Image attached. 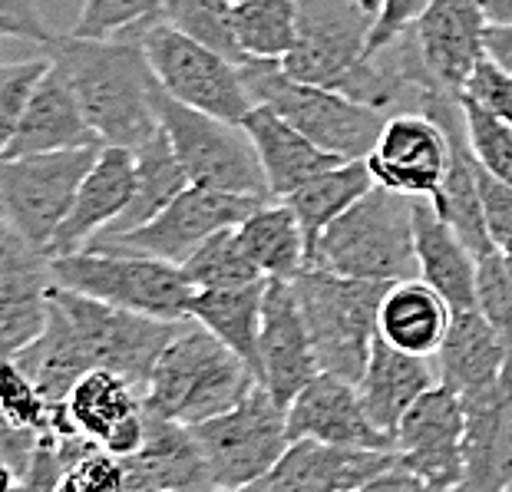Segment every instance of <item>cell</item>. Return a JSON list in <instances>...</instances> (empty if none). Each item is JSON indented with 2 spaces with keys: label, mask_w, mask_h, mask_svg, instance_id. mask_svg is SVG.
<instances>
[{
  "label": "cell",
  "mask_w": 512,
  "mask_h": 492,
  "mask_svg": "<svg viewBox=\"0 0 512 492\" xmlns=\"http://www.w3.org/2000/svg\"><path fill=\"white\" fill-rule=\"evenodd\" d=\"M242 76L255 106H268L318 149L344 162L367 159L387 123L380 109L354 103L324 86L294 80L281 60H248L242 63Z\"/></svg>",
  "instance_id": "6"
},
{
  "label": "cell",
  "mask_w": 512,
  "mask_h": 492,
  "mask_svg": "<svg viewBox=\"0 0 512 492\" xmlns=\"http://www.w3.org/2000/svg\"><path fill=\"white\" fill-rule=\"evenodd\" d=\"M136 195V152L123 146H103L100 156L83 176L73 195L67 218L47 248V258L73 255V251L96 242L103 232L119 222Z\"/></svg>",
  "instance_id": "20"
},
{
  "label": "cell",
  "mask_w": 512,
  "mask_h": 492,
  "mask_svg": "<svg viewBox=\"0 0 512 492\" xmlns=\"http://www.w3.org/2000/svg\"><path fill=\"white\" fill-rule=\"evenodd\" d=\"M503 492H512V479H509V483H506V489Z\"/></svg>",
  "instance_id": "52"
},
{
  "label": "cell",
  "mask_w": 512,
  "mask_h": 492,
  "mask_svg": "<svg viewBox=\"0 0 512 492\" xmlns=\"http://www.w3.org/2000/svg\"><path fill=\"white\" fill-rule=\"evenodd\" d=\"M179 324L113 308L53 284L47 327L14 360L50 400V407H60L76 380L90 370H113L146 393L152 367L176 337Z\"/></svg>",
  "instance_id": "1"
},
{
  "label": "cell",
  "mask_w": 512,
  "mask_h": 492,
  "mask_svg": "<svg viewBox=\"0 0 512 492\" xmlns=\"http://www.w3.org/2000/svg\"><path fill=\"white\" fill-rule=\"evenodd\" d=\"M43 50V43L40 47H34V40H20V37H0V63L4 60H17V57H34V53Z\"/></svg>",
  "instance_id": "46"
},
{
  "label": "cell",
  "mask_w": 512,
  "mask_h": 492,
  "mask_svg": "<svg viewBox=\"0 0 512 492\" xmlns=\"http://www.w3.org/2000/svg\"><path fill=\"white\" fill-rule=\"evenodd\" d=\"M357 492H456V489L433 486V483H427V479H420L417 473H410V469H403L397 463L394 469H387L384 476L370 479V483Z\"/></svg>",
  "instance_id": "45"
},
{
  "label": "cell",
  "mask_w": 512,
  "mask_h": 492,
  "mask_svg": "<svg viewBox=\"0 0 512 492\" xmlns=\"http://www.w3.org/2000/svg\"><path fill=\"white\" fill-rule=\"evenodd\" d=\"M463 433V397L443 384L430 387L397 426L400 466L433 486L456 489L463 483Z\"/></svg>",
  "instance_id": "15"
},
{
  "label": "cell",
  "mask_w": 512,
  "mask_h": 492,
  "mask_svg": "<svg viewBox=\"0 0 512 492\" xmlns=\"http://www.w3.org/2000/svg\"><path fill=\"white\" fill-rule=\"evenodd\" d=\"M255 384V370L189 317L179 324L176 337L152 367L143 403L149 417L182 423L192 430L232 410Z\"/></svg>",
  "instance_id": "3"
},
{
  "label": "cell",
  "mask_w": 512,
  "mask_h": 492,
  "mask_svg": "<svg viewBox=\"0 0 512 492\" xmlns=\"http://www.w3.org/2000/svg\"><path fill=\"white\" fill-rule=\"evenodd\" d=\"M103 146L83 116V106L76 100L73 86L67 83L50 60V70L43 73L40 86L30 96L14 139L4 149L0 159H20V156H43V152H63V149H86Z\"/></svg>",
  "instance_id": "22"
},
{
  "label": "cell",
  "mask_w": 512,
  "mask_h": 492,
  "mask_svg": "<svg viewBox=\"0 0 512 492\" xmlns=\"http://www.w3.org/2000/svg\"><path fill=\"white\" fill-rule=\"evenodd\" d=\"M238 238L245 255L268 281H294L308 268V242H304L301 222L281 199L261 202L238 225Z\"/></svg>",
  "instance_id": "30"
},
{
  "label": "cell",
  "mask_w": 512,
  "mask_h": 492,
  "mask_svg": "<svg viewBox=\"0 0 512 492\" xmlns=\"http://www.w3.org/2000/svg\"><path fill=\"white\" fill-rule=\"evenodd\" d=\"M43 53L67 76L86 123L103 146L139 149L162 129L152 106L156 76L139 40L63 34L43 43Z\"/></svg>",
  "instance_id": "2"
},
{
  "label": "cell",
  "mask_w": 512,
  "mask_h": 492,
  "mask_svg": "<svg viewBox=\"0 0 512 492\" xmlns=\"http://www.w3.org/2000/svg\"><path fill=\"white\" fill-rule=\"evenodd\" d=\"M50 258L0 222V364L43 334L50 317Z\"/></svg>",
  "instance_id": "16"
},
{
  "label": "cell",
  "mask_w": 512,
  "mask_h": 492,
  "mask_svg": "<svg viewBox=\"0 0 512 492\" xmlns=\"http://www.w3.org/2000/svg\"><path fill=\"white\" fill-rule=\"evenodd\" d=\"M413 245H417L420 281H427L453 311L476 308L479 258L437 215L430 199H413Z\"/></svg>",
  "instance_id": "27"
},
{
  "label": "cell",
  "mask_w": 512,
  "mask_h": 492,
  "mask_svg": "<svg viewBox=\"0 0 512 492\" xmlns=\"http://www.w3.org/2000/svg\"><path fill=\"white\" fill-rule=\"evenodd\" d=\"M318 374L321 367L294 298V284L278 278L268 281L258 327V384L288 410V403Z\"/></svg>",
  "instance_id": "17"
},
{
  "label": "cell",
  "mask_w": 512,
  "mask_h": 492,
  "mask_svg": "<svg viewBox=\"0 0 512 492\" xmlns=\"http://www.w3.org/2000/svg\"><path fill=\"white\" fill-rule=\"evenodd\" d=\"M486 27L489 20L473 0H430L410 27V40L427 76L423 93L463 96L473 70L486 57Z\"/></svg>",
  "instance_id": "14"
},
{
  "label": "cell",
  "mask_w": 512,
  "mask_h": 492,
  "mask_svg": "<svg viewBox=\"0 0 512 492\" xmlns=\"http://www.w3.org/2000/svg\"><path fill=\"white\" fill-rule=\"evenodd\" d=\"M291 284L318 367L357 384L377 341V314L390 284L341 278L321 268H304Z\"/></svg>",
  "instance_id": "7"
},
{
  "label": "cell",
  "mask_w": 512,
  "mask_h": 492,
  "mask_svg": "<svg viewBox=\"0 0 512 492\" xmlns=\"http://www.w3.org/2000/svg\"><path fill=\"white\" fill-rule=\"evenodd\" d=\"M437 384L440 377L437 367H430V357L400 351V347L387 344L377 334L364 374L357 380V393H361L370 423L397 443V426L403 420V413Z\"/></svg>",
  "instance_id": "24"
},
{
  "label": "cell",
  "mask_w": 512,
  "mask_h": 492,
  "mask_svg": "<svg viewBox=\"0 0 512 492\" xmlns=\"http://www.w3.org/2000/svg\"><path fill=\"white\" fill-rule=\"evenodd\" d=\"M463 483L456 492H503L512 479V387L463 400Z\"/></svg>",
  "instance_id": "23"
},
{
  "label": "cell",
  "mask_w": 512,
  "mask_h": 492,
  "mask_svg": "<svg viewBox=\"0 0 512 492\" xmlns=\"http://www.w3.org/2000/svg\"><path fill=\"white\" fill-rule=\"evenodd\" d=\"M463 119H466V142H470L473 159L489 176L512 185V126L499 116L486 113L470 96H460Z\"/></svg>",
  "instance_id": "38"
},
{
  "label": "cell",
  "mask_w": 512,
  "mask_h": 492,
  "mask_svg": "<svg viewBox=\"0 0 512 492\" xmlns=\"http://www.w3.org/2000/svg\"><path fill=\"white\" fill-rule=\"evenodd\" d=\"M463 96H470V100H476L486 113H493L512 126V73L496 67L489 57L479 60V67L473 70Z\"/></svg>",
  "instance_id": "41"
},
{
  "label": "cell",
  "mask_w": 512,
  "mask_h": 492,
  "mask_svg": "<svg viewBox=\"0 0 512 492\" xmlns=\"http://www.w3.org/2000/svg\"><path fill=\"white\" fill-rule=\"evenodd\" d=\"M215 489L255 486L288 450V410L255 384L219 417L192 426Z\"/></svg>",
  "instance_id": "9"
},
{
  "label": "cell",
  "mask_w": 512,
  "mask_h": 492,
  "mask_svg": "<svg viewBox=\"0 0 512 492\" xmlns=\"http://www.w3.org/2000/svg\"><path fill=\"white\" fill-rule=\"evenodd\" d=\"M476 308L493 324L506 347V384L512 387V278L499 251L479 258L476 268Z\"/></svg>",
  "instance_id": "40"
},
{
  "label": "cell",
  "mask_w": 512,
  "mask_h": 492,
  "mask_svg": "<svg viewBox=\"0 0 512 492\" xmlns=\"http://www.w3.org/2000/svg\"><path fill=\"white\" fill-rule=\"evenodd\" d=\"M139 43L146 50L156 83L176 103L228 119V123H242L252 113L255 100L245 86L242 67L222 57L219 50L205 47V43L192 40L182 30L169 27L166 20L152 24L139 37Z\"/></svg>",
  "instance_id": "10"
},
{
  "label": "cell",
  "mask_w": 512,
  "mask_h": 492,
  "mask_svg": "<svg viewBox=\"0 0 512 492\" xmlns=\"http://www.w3.org/2000/svg\"><path fill=\"white\" fill-rule=\"evenodd\" d=\"M242 126L255 142L271 199H288L304 182H311L314 176H321V172H328L344 162L331 156V152L318 149L308 136H301L298 129L285 123L278 113H271L268 106H252V113L242 119Z\"/></svg>",
  "instance_id": "28"
},
{
  "label": "cell",
  "mask_w": 512,
  "mask_h": 492,
  "mask_svg": "<svg viewBox=\"0 0 512 492\" xmlns=\"http://www.w3.org/2000/svg\"><path fill=\"white\" fill-rule=\"evenodd\" d=\"M63 410H67L73 433L83 436L86 443L119 459H129L143 450L149 430L143 393L113 370L83 374L63 400Z\"/></svg>",
  "instance_id": "18"
},
{
  "label": "cell",
  "mask_w": 512,
  "mask_h": 492,
  "mask_svg": "<svg viewBox=\"0 0 512 492\" xmlns=\"http://www.w3.org/2000/svg\"><path fill=\"white\" fill-rule=\"evenodd\" d=\"M288 440H318L334 446H361V450H397V443L370 423L357 384L324 374V370L288 403Z\"/></svg>",
  "instance_id": "21"
},
{
  "label": "cell",
  "mask_w": 512,
  "mask_h": 492,
  "mask_svg": "<svg viewBox=\"0 0 512 492\" xmlns=\"http://www.w3.org/2000/svg\"><path fill=\"white\" fill-rule=\"evenodd\" d=\"M133 152H136V195H133V202H129V209L119 215V222L110 228V232H103L100 238H96V242L126 235V232H133V228L146 225L149 218H156L172 199H176V195H182L185 189H189V179H185L182 162L176 159V152H172L162 129Z\"/></svg>",
  "instance_id": "32"
},
{
  "label": "cell",
  "mask_w": 512,
  "mask_h": 492,
  "mask_svg": "<svg viewBox=\"0 0 512 492\" xmlns=\"http://www.w3.org/2000/svg\"><path fill=\"white\" fill-rule=\"evenodd\" d=\"M453 308L427 281L410 278L390 284L377 314V334L387 344L417 357H437L446 331H450Z\"/></svg>",
  "instance_id": "29"
},
{
  "label": "cell",
  "mask_w": 512,
  "mask_h": 492,
  "mask_svg": "<svg viewBox=\"0 0 512 492\" xmlns=\"http://www.w3.org/2000/svg\"><path fill=\"white\" fill-rule=\"evenodd\" d=\"M308 268L357 281L420 278L413 245V199L374 185L308 248Z\"/></svg>",
  "instance_id": "4"
},
{
  "label": "cell",
  "mask_w": 512,
  "mask_h": 492,
  "mask_svg": "<svg viewBox=\"0 0 512 492\" xmlns=\"http://www.w3.org/2000/svg\"><path fill=\"white\" fill-rule=\"evenodd\" d=\"M400 463L397 450H361L318 440H294L258 479V492H357Z\"/></svg>",
  "instance_id": "19"
},
{
  "label": "cell",
  "mask_w": 512,
  "mask_h": 492,
  "mask_svg": "<svg viewBox=\"0 0 512 492\" xmlns=\"http://www.w3.org/2000/svg\"><path fill=\"white\" fill-rule=\"evenodd\" d=\"M126 492H212L209 469L189 426L149 417L143 450L123 459Z\"/></svg>",
  "instance_id": "25"
},
{
  "label": "cell",
  "mask_w": 512,
  "mask_h": 492,
  "mask_svg": "<svg viewBox=\"0 0 512 492\" xmlns=\"http://www.w3.org/2000/svg\"><path fill=\"white\" fill-rule=\"evenodd\" d=\"M232 27L245 60H285L298 43L294 0H248L232 7Z\"/></svg>",
  "instance_id": "34"
},
{
  "label": "cell",
  "mask_w": 512,
  "mask_h": 492,
  "mask_svg": "<svg viewBox=\"0 0 512 492\" xmlns=\"http://www.w3.org/2000/svg\"><path fill=\"white\" fill-rule=\"evenodd\" d=\"M489 24H512V0H473Z\"/></svg>",
  "instance_id": "47"
},
{
  "label": "cell",
  "mask_w": 512,
  "mask_h": 492,
  "mask_svg": "<svg viewBox=\"0 0 512 492\" xmlns=\"http://www.w3.org/2000/svg\"><path fill=\"white\" fill-rule=\"evenodd\" d=\"M185 278L195 291H215V288H242V284L268 281L245 255L238 225L222 228L212 238H205L182 265Z\"/></svg>",
  "instance_id": "35"
},
{
  "label": "cell",
  "mask_w": 512,
  "mask_h": 492,
  "mask_svg": "<svg viewBox=\"0 0 512 492\" xmlns=\"http://www.w3.org/2000/svg\"><path fill=\"white\" fill-rule=\"evenodd\" d=\"M268 281L242 284V288H215L195 291L189 304V317L205 331L235 351L255 370L258 377V327H261V301H265Z\"/></svg>",
  "instance_id": "31"
},
{
  "label": "cell",
  "mask_w": 512,
  "mask_h": 492,
  "mask_svg": "<svg viewBox=\"0 0 512 492\" xmlns=\"http://www.w3.org/2000/svg\"><path fill=\"white\" fill-rule=\"evenodd\" d=\"M476 185H479V199H483L489 238H493L496 248H506L512 242V185L489 176L479 162H476Z\"/></svg>",
  "instance_id": "42"
},
{
  "label": "cell",
  "mask_w": 512,
  "mask_h": 492,
  "mask_svg": "<svg viewBox=\"0 0 512 492\" xmlns=\"http://www.w3.org/2000/svg\"><path fill=\"white\" fill-rule=\"evenodd\" d=\"M437 377L463 400L506 384V347L479 308L453 311L450 331L437 351Z\"/></svg>",
  "instance_id": "26"
},
{
  "label": "cell",
  "mask_w": 512,
  "mask_h": 492,
  "mask_svg": "<svg viewBox=\"0 0 512 492\" xmlns=\"http://www.w3.org/2000/svg\"><path fill=\"white\" fill-rule=\"evenodd\" d=\"M499 255H503V261H506V271H509V278H512V242L506 245V248H496Z\"/></svg>",
  "instance_id": "49"
},
{
  "label": "cell",
  "mask_w": 512,
  "mask_h": 492,
  "mask_svg": "<svg viewBox=\"0 0 512 492\" xmlns=\"http://www.w3.org/2000/svg\"><path fill=\"white\" fill-rule=\"evenodd\" d=\"M261 202H271V199H248V195H228V192H212V189H199V185H189V189L176 195L156 218H149L146 225H139L126 235L103 238V242L146 251L152 258H162V261H169V265L182 268L205 238H212L215 232H222V228L242 225Z\"/></svg>",
  "instance_id": "13"
},
{
  "label": "cell",
  "mask_w": 512,
  "mask_h": 492,
  "mask_svg": "<svg viewBox=\"0 0 512 492\" xmlns=\"http://www.w3.org/2000/svg\"><path fill=\"white\" fill-rule=\"evenodd\" d=\"M232 7L228 0H166L162 7V20L169 27L182 30L192 40L205 43V47L219 50L222 57H228L232 63H248L245 53L238 50L235 40V27H232Z\"/></svg>",
  "instance_id": "37"
},
{
  "label": "cell",
  "mask_w": 512,
  "mask_h": 492,
  "mask_svg": "<svg viewBox=\"0 0 512 492\" xmlns=\"http://www.w3.org/2000/svg\"><path fill=\"white\" fill-rule=\"evenodd\" d=\"M374 185L377 182L370 176L367 162L354 159V162H341V166L314 176L311 182H304L298 192H291L288 199H281V202L298 215L304 242L311 248L324 228H328L334 218H341L357 199H364Z\"/></svg>",
  "instance_id": "33"
},
{
  "label": "cell",
  "mask_w": 512,
  "mask_h": 492,
  "mask_svg": "<svg viewBox=\"0 0 512 492\" xmlns=\"http://www.w3.org/2000/svg\"><path fill=\"white\" fill-rule=\"evenodd\" d=\"M361 4H364L367 10H374V14H377V10H380V0H361Z\"/></svg>",
  "instance_id": "50"
},
{
  "label": "cell",
  "mask_w": 512,
  "mask_h": 492,
  "mask_svg": "<svg viewBox=\"0 0 512 492\" xmlns=\"http://www.w3.org/2000/svg\"><path fill=\"white\" fill-rule=\"evenodd\" d=\"M50 278L57 288L172 324L189 321L195 298L179 265L110 242H93L73 255L50 258Z\"/></svg>",
  "instance_id": "5"
},
{
  "label": "cell",
  "mask_w": 512,
  "mask_h": 492,
  "mask_svg": "<svg viewBox=\"0 0 512 492\" xmlns=\"http://www.w3.org/2000/svg\"><path fill=\"white\" fill-rule=\"evenodd\" d=\"M0 20L20 27V34L34 43H47L53 37L47 24H43L40 0H0Z\"/></svg>",
  "instance_id": "44"
},
{
  "label": "cell",
  "mask_w": 512,
  "mask_h": 492,
  "mask_svg": "<svg viewBox=\"0 0 512 492\" xmlns=\"http://www.w3.org/2000/svg\"><path fill=\"white\" fill-rule=\"evenodd\" d=\"M380 189L407 199H433L450 172L453 146L446 129L420 109L387 116L384 129L364 159Z\"/></svg>",
  "instance_id": "12"
},
{
  "label": "cell",
  "mask_w": 512,
  "mask_h": 492,
  "mask_svg": "<svg viewBox=\"0 0 512 492\" xmlns=\"http://www.w3.org/2000/svg\"><path fill=\"white\" fill-rule=\"evenodd\" d=\"M76 476H80L83 492H126V466L123 459L100 450H86L80 459L73 463Z\"/></svg>",
  "instance_id": "43"
},
{
  "label": "cell",
  "mask_w": 512,
  "mask_h": 492,
  "mask_svg": "<svg viewBox=\"0 0 512 492\" xmlns=\"http://www.w3.org/2000/svg\"><path fill=\"white\" fill-rule=\"evenodd\" d=\"M20 479H24V476H20V469L10 463L4 453H0V492H14L20 486Z\"/></svg>",
  "instance_id": "48"
},
{
  "label": "cell",
  "mask_w": 512,
  "mask_h": 492,
  "mask_svg": "<svg viewBox=\"0 0 512 492\" xmlns=\"http://www.w3.org/2000/svg\"><path fill=\"white\" fill-rule=\"evenodd\" d=\"M228 4H248V0H228Z\"/></svg>",
  "instance_id": "51"
},
{
  "label": "cell",
  "mask_w": 512,
  "mask_h": 492,
  "mask_svg": "<svg viewBox=\"0 0 512 492\" xmlns=\"http://www.w3.org/2000/svg\"><path fill=\"white\" fill-rule=\"evenodd\" d=\"M103 146L0 159V222L47 255L73 195Z\"/></svg>",
  "instance_id": "11"
},
{
  "label": "cell",
  "mask_w": 512,
  "mask_h": 492,
  "mask_svg": "<svg viewBox=\"0 0 512 492\" xmlns=\"http://www.w3.org/2000/svg\"><path fill=\"white\" fill-rule=\"evenodd\" d=\"M47 70H50V57L43 50L34 53V57H17L0 63V156H4V149L14 139L30 96H34Z\"/></svg>",
  "instance_id": "39"
},
{
  "label": "cell",
  "mask_w": 512,
  "mask_h": 492,
  "mask_svg": "<svg viewBox=\"0 0 512 492\" xmlns=\"http://www.w3.org/2000/svg\"><path fill=\"white\" fill-rule=\"evenodd\" d=\"M152 106H156L159 126L182 162L189 185L248 195V199H271L255 142L242 123H228V119L182 106L159 83L152 90Z\"/></svg>",
  "instance_id": "8"
},
{
  "label": "cell",
  "mask_w": 512,
  "mask_h": 492,
  "mask_svg": "<svg viewBox=\"0 0 512 492\" xmlns=\"http://www.w3.org/2000/svg\"><path fill=\"white\" fill-rule=\"evenodd\" d=\"M166 0H83L73 34L90 40H139L162 20Z\"/></svg>",
  "instance_id": "36"
}]
</instances>
